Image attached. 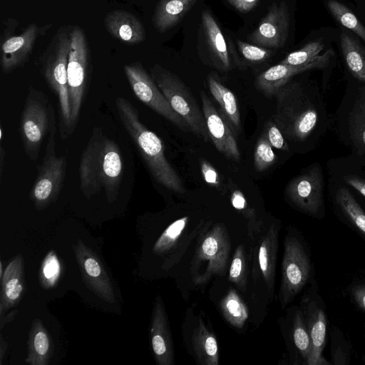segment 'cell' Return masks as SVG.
<instances>
[{
  "label": "cell",
  "mask_w": 365,
  "mask_h": 365,
  "mask_svg": "<svg viewBox=\"0 0 365 365\" xmlns=\"http://www.w3.org/2000/svg\"><path fill=\"white\" fill-rule=\"evenodd\" d=\"M80 188L90 197L103 189L107 200L114 202L123 175V160L118 144L95 127L81 153L79 163Z\"/></svg>",
  "instance_id": "1"
},
{
  "label": "cell",
  "mask_w": 365,
  "mask_h": 365,
  "mask_svg": "<svg viewBox=\"0 0 365 365\" xmlns=\"http://www.w3.org/2000/svg\"><path fill=\"white\" fill-rule=\"evenodd\" d=\"M115 107L123 127L155 180L173 192L185 193V189L180 175L165 155L161 139L141 122L136 108L121 96L115 99Z\"/></svg>",
  "instance_id": "2"
},
{
  "label": "cell",
  "mask_w": 365,
  "mask_h": 365,
  "mask_svg": "<svg viewBox=\"0 0 365 365\" xmlns=\"http://www.w3.org/2000/svg\"><path fill=\"white\" fill-rule=\"evenodd\" d=\"M70 42L69 29L61 27L41 58L42 73L58 98L59 128L63 140L72 134L67 80Z\"/></svg>",
  "instance_id": "3"
},
{
  "label": "cell",
  "mask_w": 365,
  "mask_h": 365,
  "mask_svg": "<svg viewBox=\"0 0 365 365\" xmlns=\"http://www.w3.org/2000/svg\"><path fill=\"white\" fill-rule=\"evenodd\" d=\"M287 84L276 94L278 101L274 120L288 138L304 140L316 127L317 110L297 83Z\"/></svg>",
  "instance_id": "4"
},
{
  "label": "cell",
  "mask_w": 365,
  "mask_h": 365,
  "mask_svg": "<svg viewBox=\"0 0 365 365\" xmlns=\"http://www.w3.org/2000/svg\"><path fill=\"white\" fill-rule=\"evenodd\" d=\"M56 130L54 110L43 91L30 88L20 119V133L28 157L36 160L47 135Z\"/></svg>",
  "instance_id": "5"
},
{
  "label": "cell",
  "mask_w": 365,
  "mask_h": 365,
  "mask_svg": "<svg viewBox=\"0 0 365 365\" xmlns=\"http://www.w3.org/2000/svg\"><path fill=\"white\" fill-rule=\"evenodd\" d=\"M150 75L172 108L185 120L191 131L208 141L210 135L203 113L190 88L178 76L158 64L152 67Z\"/></svg>",
  "instance_id": "6"
},
{
  "label": "cell",
  "mask_w": 365,
  "mask_h": 365,
  "mask_svg": "<svg viewBox=\"0 0 365 365\" xmlns=\"http://www.w3.org/2000/svg\"><path fill=\"white\" fill-rule=\"evenodd\" d=\"M70 49L67 65L71 130L77 125L85 96L89 67V48L83 30L75 25L69 29Z\"/></svg>",
  "instance_id": "7"
},
{
  "label": "cell",
  "mask_w": 365,
  "mask_h": 365,
  "mask_svg": "<svg viewBox=\"0 0 365 365\" xmlns=\"http://www.w3.org/2000/svg\"><path fill=\"white\" fill-rule=\"evenodd\" d=\"M56 130L48 135L45 154L30 192V198L38 210L46 208L57 199L66 177V158L56 154Z\"/></svg>",
  "instance_id": "8"
},
{
  "label": "cell",
  "mask_w": 365,
  "mask_h": 365,
  "mask_svg": "<svg viewBox=\"0 0 365 365\" xmlns=\"http://www.w3.org/2000/svg\"><path fill=\"white\" fill-rule=\"evenodd\" d=\"M124 73L135 96L155 112L183 130H191L170 103L140 62L126 64Z\"/></svg>",
  "instance_id": "9"
},
{
  "label": "cell",
  "mask_w": 365,
  "mask_h": 365,
  "mask_svg": "<svg viewBox=\"0 0 365 365\" xmlns=\"http://www.w3.org/2000/svg\"><path fill=\"white\" fill-rule=\"evenodd\" d=\"M309 274L310 262L304 247L296 237H287L279 290V300L283 309L304 287Z\"/></svg>",
  "instance_id": "10"
},
{
  "label": "cell",
  "mask_w": 365,
  "mask_h": 365,
  "mask_svg": "<svg viewBox=\"0 0 365 365\" xmlns=\"http://www.w3.org/2000/svg\"><path fill=\"white\" fill-rule=\"evenodd\" d=\"M230 242L226 228L216 224L203 237L195 255L194 262L206 263L202 274L194 278L197 284L207 282L214 275H224L227 269Z\"/></svg>",
  "instance_id": "11"
},
{
  "label": "cell",
  "mask_w": 365,
  "mask_h": 365,
  "mask_svg": "<svg viewBox=\"0 0 365 365\" xmlns=\"http://www.w3.org/2000/svg\"><path fill=\"white\" fill-rule=\"evenodd\" d=\"M73 250L86 285L101 299L114 303L113 283L99 257L81 240Z\"/></svg>",
  "instance_id": "12"
},
{
  "label": "cell",
  "mask_w": 365,
  "mask_h": 365,
  "mask_svg": "<svg viewBox=\"0 0 365 365\" xmlns=\"http://www.w3.org/2000/svg\"><path fill=\"white\" fill-rule=\"evenodd\" d=\"M289 12L284 1L272 4L256 29L247 36L252 43L267 48H280L286 43Z\"/></svg>",
  "instance_id": "13"
},
{
  "label": "cell",
  "mask_w": 365,
  "mask_h": 365,
  "mask_svg": "<svg viewBox=\"0 0 365 365\" xmlns=\"http://www.w3.org/2000/svg\"><path fill=\"white\" fill-rule=\"evenodd\" d=\"M286 193L290 201L301 210L316 215L323 204V179L319 168H314L293 178Z\"/></svg>",
  "instance_id": "14"
},
{
  "label": "cell",
  "mask_w": 365,
  "mask_h": 365,
  "mask_svg": "<svg viewBox=\"0 0 365 365\" xmlns=\"http://www.w3.org/2000/svg\"><path fill=\"white\" fill-rule=\"evenodd\" d=\"M200 96L207 131L214 145L227 158L239 160L240 153L236 135L220 111L214 106L206 93L201 91Z\"/></svg>",
  "instance_id": "15"
},
{
  "label": "cell",
  "mask_w": 365,
  "mask_h": 365,
  "mask_svg": "<svg viewBox=\"0 0 365 365\" xmlns=\"http://www.w3.org/2000/svg\"><path fill=\"white\" fill-rule=\"evenodd\" d=\"M51 25L38 27L29 24L19 35L6 36L1 43V67L4 73H9L21 66L33 51L36 39Z\"/></svg>",
  "instance_id": "16"
},
{
  "label": "cell",
  "mask_w": 365,
  "mask_h": 365,
  "mask_svg": "<svg viewBox=\"0 0 365 365\" xmlns=\"http://www.w3.org/2000/svg\"><path fill=\"white\" fill-rule=\"evenodd\" d=\"M332 55L333 51L329 49L307 64L292 66L279 63L258 76L256 80L257 87L265 96H273L292 76L311 69L326 67Z\"/></svg>",
  "instance_id": "17"
},
{
  "label": "cell",
  "mask_w": 365,
  "mask_h": 365,
  "mask_svg": "<svg viewBox=\"0 0 365 365\" xmlns=\"http://www.w3.org/2000/svg\"><path fill=\"white\" fill-rule=\"evenodd\" d=\"M150 335L157 363L159 365L173 364V339L164 304L160 296L156 297L153 307Z\"/></svg>",
  "instance_id": "18"
},
{
  "label": "cell",
  "mask_w": 365,
  "mask_h": 365,
  "mask_svg": "<svg viewBox=\"0 0 365 365\" xmlns=\"http://www.w3.org/2000/svg\"><path fill=\"white\" fill-rule=\"evenodd\" d=\"M104 26L106 31L115 39L128 44H136L145 39V31L142 22L133 13L113 10L106 15Z\"/></svg>",
  "instance_id": "19"
},
{
  "label": "cell",
  "mask_w": 365,
  "mask_h": 365,
  "mask_svg": "<svg viewBox=\"0 0 365 365\" xmlns=\"http://www.w3.org/2000/svg\"><path fill=\"white\" fill-rule=\"evenodd\" d=\"M0 314L17 305L25 290L24 262L21 255L7 265L1 279Z\"/></svg>",
  "instance_id": "20"
},
{
  "label": "cell",
  "mask_w": 365,
  "mask_h": 365,
  "mask_svg": "<svg viewBox=\"0 0 365 365\" xmlns=\"http://www.w3.org/2000/svg\"><path fill=\"white\" fill-rule=\"evenodd\" d=\"M306 323L310 338V353L306 363L308 365L329 364L322 356L326 340L327 318L324 311L314 302L309 304Z\"/></svg>",
  "instance_id": "21"
},
{
  "label": "cell",
  "mask_w": 365,
  "mask_h": 365,
  "mask_svg": "<svg viewBox=\"0 0 365 365\" xmlns=\"http://www.w3.org/2000/svg\"><path fill=\"white\" fill-rule=\"evenodd\" d=\"M207 85L210 93L220 106V111L226 119L235 135L242 131L240 110L234 93L213 73L207 76Z\"/></svg>",
  "instance_id": "22"
},
{
  "label": "cell",
  "mask_w": 365,
  "mask_h": 365,
  "mask_svg": "<svg viewBox=\"0 0 365 365\" xmlns=\"http://www.w3.org/2000/svg\"><path fill=\"white\" fill-rule=\"evenodd\" d=\"M54 351L53 342L42 321L35 319L31 324L26 362L31 365H47Z\"/></svg>",
  "instance_id": "23"
},
{
  "label": "cell",
  "mask_w": 365,
  "mask_h": 365,
  "mask_svg": "<svg viewBox=\"0 0 365 365\" xmlns=\"http://www.w3.org/2000/svg\"><path fill=\"white\" fill-rule=\"evenodd\" d=\"M197 0H160L152 17L156 30L164 33L184 17Z\"/></svg>",
  "instance_id": "24"
},
{
  "label": "cell",
  "mask_w": 365,
  "mask_h": 365,
  "mask_svg": "<svg viewBox=\"0 0 365 365\" xmlns=\"http://www.w3.org/2000/svg\"><path fill=\"white\" fill-rule=\"evenodd\" d=\"M201 24L209 50L224 70L231 68L229 51L223 34L211 13L205 10L201 14Z\"/></svg>",
  "instance_id": "25"
},
{
  "label": "cell",
  "mask_w": 365,
  "mask_h": 365,
  "mask_svg": "<svg viewBox=\"0 0 365 365\" xmlns=\"http://www.w3.org/2000/svg\"><path fill=\"white\" fill-rule=\"evenodd\" d=\"M278 248V228L272 225L262 238L258 261L262 274L269 292L272 294Z\"/></svg>",
  "instance_id": "26"
},
{
  "label": "cell",
  "mask_w": 365,
  "mask_h": 365,
  "mask_svg": "<svg viewBox=\"0 0 365 365\" xmlns=\"http://www.w3.org/2000/svg\"><path fill=\"white\" fill-rule=\"evenodd\" d=\"M192 346L197 362L202 365L219 364V346L215 334L200 319L192 335Z\"/></svg>",
  "instance_id": "27"
},
{
  "label": "cell",
  "mask_w": 365,
  "mask_h": 365,
  "mask_svg": "<svg viewBox=\"0 0 365 365\" xmlns=\"http://www.w3.org/2000/svg\"><path fill=\"white\" fill-rule=\"evenodd\" d=\"M340 45L349 71L365 83V49L356 38L344 32L340 35Z\"/></svg>",
  "instance_id": "28"
},
{
  "label": "cell",
  "mask_w": 365,
  "mask_h": 365,
  "mask_svg": "<svg viewBox=\"0 0 365 365\" xmlns=\"http://www.w3.org/2000/svg\"><path fill=\"white\" fill-rule=\"evenodd\" d=\"M350 137L359 151L365 153V88L359 89L349 115Z\"/></svg>",
  "instance_id": "29"
},
{
  "label": "cell",
  "mask_w": 365,
  "mask_h": 365,
  "mask_svg": "<svg viewBox=\"0 0 365 365\" xmlns=\"http://www.w3.org/2000/svg\"><path fill=\"white\" fill-rule=\"evenodd\" d=\"M220 307L226 321L236 328H242L248 318L245 304L233 289L222 298Z\"/></svg>",
  "instance_id": "30"
},
{
  "label": "cell",
  "mask_w": 365,
  "mask_h": 365,
  "mask_svg": "<svg viewBox=\"0 0 365 365\" xmlns=\"http://www.w3.org/2000/svg\"><path fill=\"white\" fill-rule=\"evenodd\" d=\"M336 200L344 214L365 235V213L349 190L344 187H340Z\"/></svg>",
  "instance_id": "31"
},
{
  "label": "cell",
  "mask_w": 365,
  "mask_h": 365,
  "mask_svg": "<svg viewBox=\"0 0 365 365\" xmlns=\"http://www.w3.org/2000/svg\"><path fill=\"white\" fill-rule=\"evenodd\" d=\"M187 221L188 217H183L170 224L154 244L153 252L156 255H163L174 248L184 231Z\"/></svg>",
  "instance_id": "32"
},
{
  "label": "cell",
  "mask_w": 365,
  "mask_h": 365,
  "mask_svg": "<svg viewBox=\"0 0 365 365\" xmlns=\"http://www.w3.org/2000/svg\"><path fill=\"white\" fill-rule=\"evenodd\" d=\"M327 6L331 14L341 24L365 41V27L347 7L336 0H329L327 2Z\"/></svg>",
  "instance_id": "33"
},
{
  "label": "cell",
  "mask_w": 365,
  "mask_h": 365,
  "mask_svg": "<svg viewBox=\"0 0 365 365\" xmlns=\"http://www.w3.org/2000/svg\"><path fill=\"white\" fill-rule=\"evenodd\" d=\"M247 263L245 247L240 245L235 250L229 269L228 279L234 283L239 289L245 292L247 287Z\"/></svg>",
  "instance_id": "34"
},
{
  "label": "cell",
  "mask_w": 365,
  "mask_h": 365,
  "mask_svg": "<svg viewBox=\"0 0 365 365\" xmlns=\"http://www.w3.org/2000/svg\"><path fill=\"white\" fill-rule=\"evenodd\" d=\"M292 337L296 348L307 361L310 353V338L304 314L300 310L297 311L294 317Z\"/></svg>",
  "instance_id": "35"
},
{
  "label": "cell",
  "mask_w": 365,
  "mask_h": 365,
  "mask_svg": "<svg viewBox=\"0 0 365 365\" xmlns=\"http://www.w3.org/2000/svg\"><path fill=\"white\" fill-rule=\"evenodd\" d=\"M324 47L322 41L309 42L302 48L289 53L280 63L292 66L307 64L314 60Z\"/></svg>",
  "instance_id": "36"
},
{
  "label": "cell",
  "mask_w": 365,
  "mask_h": 365,
  "mask_svg": "<svg viewBox=\"0 0 365 365\" xmlns=\"http://www.w3.org/2000/svg\"><path fill=\"white\" fill-rule=\"evenodd\" d=\"M231 202L233 207L247 219L249 235L250 237H255L262 225L257 219L255 210L249 207L243 193L240 190H235L232 192Z\"/></svg>",
  "instance_id": "37"
},
{
  "label": "cell",
  "mask_w": 365,
  "mask_h": 365,
  "mask_svg": "<svg viewBox=\"0 0 365 365\" xmlns=\"http://www.w3.org/2000/svg\"><path fill=\"white\" fill-rule=\"evenodd\" d=\"M61 265L53 251L49 252L44 258L39 272V280L41 286L48 289L53 287L59 278Z\"/></svg>",
  "instance_id": "38"
},
{
  "label": "cell",
  "mask_w": 365,
  "mask_h": 365,
  "mask_svg": "<svg viewBox=\"0 0 365 365\" xmlns=\"http://www.w3.org/2000/svg\"><path fill=\"white\" fill-rule=\"evenodd\" d=\"M277 158L272 146L262 135L257 140L254 153V166L257 171L262 172L274 165Z\"/></svg>",
  "instance_id": "39"
},
{
  "label": "cell",
  "mask_w": 365,
  "mask_h": 365,
  "mask_svg": "<svg viewBox=\"0 0 365 365\" xmlns=\"http://www.w3.org/2000/svg\"><path fill=\"white\" fill-rule=\"evenodd\" d=\"M238 49L242 57L248 62L255 63L265 61L274 53V51L255 44L237 40Z\"/></svg>",
  "instance_id": "40"
},
{
  "label": "cell",
  "mask_w": 365,
  "mask_h": 365,
  "mask_svg": "<svg viewBox=\"0 0 365 365\" xmlns=\"http://www.w3.org/2000/svg\"><path fill=\"white\" fill-rule=\"evenodd\" d=\"M263 135L272 147L284 151L289 150V146L282 131L273 120L267 122Z\"/></svg>",
  "instance_id": "41"
},
{
  "label": "cell",
  "mask_w": 365,
  "mask_h": 365,
  "mask_svg": "<svg viewBox=\"0 0 365 365\" xmlns=\"http://www.w3.org/2000/svg\"><path fill=\"white\" fill-rule=\"evenodd\" d=\"M200 170L205 180L208 184L215 187L218 190H222L219 175L215 168L209 162L202 160L200 162Z\"/></svg>",
  "instance_id": "42"
},
{
  "label": "cell",
  "mask_w": 365,
  "mask_h": 365,
  "mask_svg": "<svg viewBox=\"0 0 365 365\" xmlns=\"http://www.w3.org/2000/svg\"><path fill=\"white\" fill-rule=\"evenodd\" d=\"M228 3L240 13H247L255 9L260 0H227Z\"/></svg>",
  "instance_id": "43"
},
{
  "label": "cell",
  "mask_w": 365,
  "mask_h": 365,
  "mask_svg": "<svg viewBox=\"0 0 365 365\" xmlns=\"http://www.w3.org/2000/svg\"><path fill=\"white\" fill-rule=\"evenodd\" d=\"M344 181L365 197V180L356 176H345Z\"/></svg>",
  "instance_id": "44"
},
{
  "label": "cell",
  "mask_w": 365,
  "mask_h": 365,
  "mask_svg": "<svg viewBox=\"0 0 365 365\" xmlns=\"http://www.w3.org/2000/svg\"><path fill=\"white\" fill-rule=\"evenodd\" d=\"M352 293L356 302L361 309L365 310V284L356 287Z\"/></svg>",
  "instance_id": "45"
},
{
  "label": "cell",
  "mask_w": 365,
  "mask_h": 365,
  "mask_svg": "<svg viewBox=\"0 0 365 365\" xmlns=\"http://www.w3.org/2000/svg\"><path fill=\"white\" fill-rule=\"evenodd\" d=\"M6 350V343L4 341L2 336H1V364L4 358V354Z\"/></svg>",
  "instance_id": "46"
}]
</instances>
